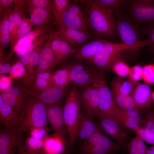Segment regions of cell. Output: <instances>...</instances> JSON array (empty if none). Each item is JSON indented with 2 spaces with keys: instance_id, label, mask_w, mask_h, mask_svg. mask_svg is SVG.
<instances>
[{
  "instance_id": "2",
  "label": "cell",
  "mask_w": 154,
  "mask_h": 154,
  "mask_svg": "<svg viewBox=\"0 0 154 154\" xmlns=\"http://www.w3.org/2000/svg\"><path fill=\"white\" fill-rule=\"evenodd\" d=\"M152 45V42L149 38L141 40L133 45H128L123 43H113L106 40L89 62L104 70L109 71L111 70L112 66L115 63L121 60L123 51L137 50L145 46H151Z\"/></svg>"
},
{
  "instance_id": "9",
  "label": "cell",
  "mask_w": 154,
  "mask_h": 154,
  "mask_svg": "<svg viewBox=\"0 0 154 154\" xmlns=\"http://www.w3.org/2000/svg\"><path fill=\"white\" fill-rule=\"evenodd\" d=\"M78 90L82 114L94 118L100 100V92L94 83Z\"/></svg>"
},
{
  "instance_id": "38",
  "label": "cell",
  "mask_w": 154,
  "mask_h": 154,
  "mask_svg": "<svg viewBox=\"0 0 154 154\" xmlns=\"http://www.w3.org/2000/svg\"><path fill=\"white\" fill-rule=\"evenodd\" d=\"M53 1L51 0H27L25 2L27 7H33L44 9L52 14Z\"/></svg>"
},
{
  "instance_id": "26",
  "label": "cell",
  "mask_w": 154,
  "mask_h": 154,
  "mask_svg": "<svg viewBox=\"0 0 154 154\" xmlns=\"http://www.w3.org/2000/svg\"><path fill=\"white\" fill-rule=\"evenodd\" d=\"M27 11L33 23L37 27H48L53 19L52 14L40 8L27 7Z\"/></svg>"
},
{
  "instance_id": "43",
  "label": "cell",
  "mask_w": 154,
  "mask_h": 154,
  "mask_svg": "<svg viewBox=\"0 0 154 154\" xmlns=\"http://www.w3.org/2000/svg\"><path fill=\"white\" fill-rule=\"evenodd\" d=\"M141 79L146 84L154 83V64H149L143 66Z\"/></svg>"
},
{
  "instance_id": "12",
  "label": "cell",
  "mask_w": 154,
  "mask_h": 154,
  "mask_svg": "<svg viewBox=\"0 0 154 154\" xmlns=\"http://www.w3.org/2000/svg\"><path fill=\"white\" fill-rule=\"evenodd\" d=\"M95 118L97 119L100 127L121 146L125 142L127 135L121 126L115 120L104 114L97 113Z\"/></svg>"
},
{
  "instance_id": "55",
  "label": "cell",
  "mask_w": 154,
  "mask_h": 154,
  "mask_svg": "<svg viewBox=\"0 0 154 154\" xmlns=\"http://www.w3.org/2000/svg\"><path fill=\"white\" fill-rule=\"evenodd\" d=\"M137 136V151L138 154H146L147 147L144 141L138 135Z\"/></svg>"
},
{
  "instance_id": "17",
  "label": "cell",
  "mask_w": 154,
  "mask_h": 154,
  "mask_svg": "<svg viewBox=\"0 0 154 154\" xmlns=\"http://www.w3.org/2000/svg\"><path fill=\"white\" fill-rule=\"evenodd\" d=\"M52 34L44 44L41 51L35 76L41 72H50L55 64L54 54L51 46Z\"/></svg>"
},
{
  "instance_id": "53",
  "label": "cell",
  "mask_w": 154,
  "mask_h": 154,
  "mask_svg": "<svg viewBox=\"0 0 154 154\" xmlns=\"http://www.w3.org/2000/svg\"><path fill=\"white\" fill-rule=\"evenodd\" d=\"M11 77L1 75L0 77V89L1 92L9 88L11 86Z\"/></svg>"
},
{
  "instance_id": "31",
  "label": "cell",
  "mask_w": 154,
  "mask_h": 154,
  "mask_svg": "<svg viewBox=\"0 0 154 154\" xmlns=\"http://www.w3.org/2000/svg\"><path fill=\"white\" fill-rule=\"evenodd\" d=\"M111 92L114 102L119 108L123 110L138 109L131 96Z\"/></svg>"
},
{
  "instance_id": "25",
  "label": "cell",
  "mask_w": 154,
  "mask_h": 154,
  "mask_svg": "<svg viewBox=\"0 0 154 154\" xmlns=\"http://www.w3.org/2000/svg\"><path fill=\"white\" fill-rule=\"evenodd\" d=\"M44 144L42 152L43 154H63L66 150V141L54 135H47L44 139Z\"/></svg>"
},
{
  "instance_id": "47",
  "label": "cell",
  "mask_w": 154,
  "mask_h": 154,
  "mask_svg": "<svg viewBox=\"0 0 154 154\" xmlns=\"http://www.w3.org/2000/svg\"><path fill=\"white\" fill-rule=\"evenodd\" d=\"M135 132L144 141L154 146V137L143 127H139Z\"/></svg>"
},
{
  "instance_id": "19",
  "label": "cell",
  "mask_w": 154,
  "mask_h": 154,
  "mask_svg": "<svg viewBox=\"0 0 154 154\" xmlns=\"http://www.w3.org/2000/svg\"><path fill=\"white\" fill-rule=\"evenodd\" d=\"M152 94L151 88L148 84L138 83L135 86L131 96L138 109L151 107L153 102Z\"/></svg>"
},
{
  "instance_id": "27",
  "label": "cell",
  "mask_w": 154,
  "mask_h": 154,
  "mask_svg": "<svg viewBox=\"0 0 154 154\" xmlns=\"http://www.w3.org/2000/svg\"><path fill=\"white\" fill-rule=\"evenodd\" d=\"M51 30L48 27H36L32 30L20 38L12 50L9 58L13 53L16 52L24 46L31 43L45 33Z\"/></svg>"
},
{
  "instance_id": "46",
  "label": "cell",
  "mask_w": 154,
  "mask_h": 154,
  "mask_svg": "<svg viewBox=\"0 0 154 154\" xmlns=\"http://www.w3.org/2000/svg\"><path fill=\"white\" fill-rule=\"evenodd\" d=\"M143 67L139 65H135L130 68L129 77V79L135 83L141 79Z\"/></svg>"
},
{
  "instance_id": "21",
  "label": "cell",
  "mask_w": 154,
  "mask_h": 154,
  "mask_svg": "<svg viewBox=\"0 0 154 154\" xmlns=\"http://www.w3.org/2000/svg\"><path fill=\"white\" fill-rule=\"evenodd\" d=\"M43 45H41L30 52L29 62L25 66L26 72L22 80L23 86L27 88L30 87L34 80L40 54Z\"/></svg>"
},
{
  "instance_id": "51",
  "label": "cell",
  "mask_w": 154,
  "mask_h": 154,
  "mask_svg": "<svg viewBox=\"0 0 154 154\" xmlns=\"http://www.w3.org/2000/svg\"><path fill=\"white\" fill-rule=\"evenodd\" d=\"M146 33L149 39L151 41L152 45L149 47L150 50L154 52V21L149 23L146 29Z\"/></svg>"
},
{
  "instance_id": "34",
  "label": "cell",
  "mask_w": 154,
  "mask_h": 154,
  "mask_svg": "<svg viewBox=\"0 0 154 154\" xmlns=\"http://www.w3.org/2000/svg\"><path fill=\"white\" fill-rule=\"evenodd\" d=\"M25 1L26 0H15L14 7L13 11L16 31L21 19L25 16V13L27 11Z\"/></svg>"
},
{
  "instance_id": "58",
  "label": "cell",
  "mask_w": 154,
  "mask_h": 154,
  "mask_svg": "<svg viewBox=\"0 0 154 154\" xmlns=\"http://www.w3.org/2000/svg\"><path fill=\"white\" fill-rule=\"evenodd\" d=\"M11 67L8 62L5 61H1L0 64V74L1 75L9 72Z\"/></svg>"
},
{
  "instance_id": "62",
  "label": "cell",
  "mask_w": 154,
  "mask_h": 154,
  "mask_svg": "<svg viewBox=\"0 0 154 154\" xmlns=\"http://www.w3.org/2000/svg\"><path fill=\"white\" fill-rule=\"evenodd\" d=\"M152 102L154 103V91L152 92Z\"/></svg>"
},
{
  "instance_id": "50",
  "label": "cell",
  "mask_w": 154,
  "mask_h": 154,
  "mask_svg": "<svg viewBox=\"0 0 154 154\" xmlns=\"http://www.w3.org/2000/svg\"><path fill=\"white\" fill-rule=\"evenodd\" d=\"M32 27L30 26L25 28H18L15 35L12 46L11 48L12 50L16 45L18 40L31 31Z\"/></svg>"
},
{
  "instance_id": "60",
  "label": "cell",
  "mask_w": 154,
  "mask_h": 154,
  "mask_svg": "<svg viewBox=\"0 0 154 154\" xmlns=\"http://www.w3.org/2000/svg\"><path fill=\"white\" fill-rule=\"evenodd\" d=\"M127 150L129 154H138L137 149L127 147Z\"/></svg>"
},
{
  "instance_id": "44",
  "label": "cell",
  "mask_w": 154,
  "mask_h": 154,
  "mask_svg": "<svg viewBox=\"0 0 154 154\" xmlns=\"http://www.w3.org/2000/svg\"><path fill=\"white\" fill-rule=\"evenodd\" d=\"M52 128L47 126L36 127L32 128L29 131L31 137L34 138L42 140L44 139L48 135Z\"/></svg>"
},
{
  "instance_id": "45",
  "label": "cell",
  "mask_w": 154,
  "mask_h": 154,
  "mask_svg": "<svg viewBox=\"0 0 154 154\" xmlns=\"http://www.w3.org/2000/svg\"><path fill=\"white\" fill-rule=\"evenodd\" d=\"M9 73L12 78H16L23 77L26 72L24 65L18 61L11 67Z\"/></svg>"
},
{
  "instance_id": "7",
  "label": "cell",
  "mask_w": 154,
  "mask_h": 154,
  "mask_svg": "<svg viewBox=\"0 0 154 154\" xmlns=\"http://www.w3.org/2000/svg\"><path fill=\"white\" fill-rule=\"evenodd\" d=\"M121 147L104 134L100 129L82 142L80 149L83 154H110Z\"/></svg>"
},
{
  "instance_id": "8",
  "label": "cell",
  "mask_w": 154,
  "mask_h": 154,
  "mask_svg": "<svg viewBox=\"0 0 154 154\" xmlns=\"http://www.w3.org/2000/svg\"><path fill=\"white\" fill-rule=\"evenodd\" d=\"M29 90L23 86H11L0 94L4 102L17 114L20 119L25 109Z\"/></svg>"
},
{
  "instance_id": "30",
  "label": "cell",
  "mask_w": 154,
  "mask_h": 154,
  "mask_svg": "<svg viewBox=\"0 0 154 154\" xmlns=\"http://www.w3.org/2000/svg\"><path fill=\"white\" fill-rule=\"evenodd\" d=\"M9 10L4 13L0 23V51L2 54L4 48L10 43L9 31V17L13 10Z\"/></svg>"
},
{
  "instance_id": "41",
  "label": "cell",
  "mask_w": 154,
  "mask_h": 154,
  "mask_svg": "<svg viewBox=\"0 0 154 154\" xmlns=\"http://www.w3.org/2000/svg\"><path fill=\"white\" fill-rule=\"evenodd\" d=\"M143 127L154 137V111L148 113L142 120Z\"/></svg>"
},
{
  "instance_id": "29",
  "label": "cell",
  "mask_w": 154,
  "mask_h": 154,
  "mask_svg": "<svg viewBox=\"0 0 154 154\" xmlns=\"http://www.w3.org/2000/svg\"><path fill=\"white\" fill-rule=\"evenodd\" d=\"M53 32L50 30L31 43L24 46L15 52L17 57L20 58L31 52L37 48L44 44Z\"/></svg>"
},
{
  "instance_id": "20",
  "label": "cell",
  "mask_w": 154,
  "mask_h": 154,
  "mask_svg": "<svg viewBox=\"0 0 154 154\" xmlns=\"http://www.w3.org/2000/svg\"><path fill=\"white\" fill-rule=\"evenodd\" d=\"M106 40L99 38L86 42L75 49L74 58L77 60H83L88 62L93 58L101 45Z\"/></svg>"
},
{
  "instance_id": "59",
  "label": "cell",
  "mask_w": 154,
  "mask_h": 154,
  "mask_svg": "<svg viewBox=\"0 0 154 154\" xmlns=\"http://www.w3.org/2000/svg\"><path fill=\"white\" fill-rule=\"evenodd\" d=\"M137 136L133 138L127 145V147L134 148L137 149Z\"/></svg>"
},
{
  "instance_id": "1",
  "label": "cell",
  "mask_w": 154,
  "mask_h": 154,
  "mask_svg": "<svg viewBox=\"0 0 154 154\" xmlns=\"http://www.w3.org/2000/svg\"><path fill=\"white\" fill-rule=\"evenodd\" d=\"M80 2L86 5L85 18L89 29L95 36L111 38L116 35V21L112 15L102 8L95 0Z\"/></svg>"
},
{
  "instance_id": "36",
  "label": "cell",
  "mask_w": 154,
  "mask_h": 154,
  "mask_svg": "<svg viewBox=\"0 0 154 154\" xmlns=\"http://www.w3.org/2000/svg\"><path fill=\"white\" fill-rule=\"evenodd\" d=\"M62 36L58 31H54L52 34L51 46L55 58V64L60 63V46Z\"/></svg>"
},
{
  "instance_id": "5",
  "label": "cell",
  "mask_w": 154,
  "mask_h": 154,
  "mask_svg": "<svg viewBox=\"0 0 154 154\" xmlns=\"http://www.w3.org/2000/svg\"><path fill=\"white\" fill-rule=\"evenodd\" d=\"M94 83L100 92L99 106L96 114L99 113L107 116L114 119L121 126L119 108L114 102L111 91L107 84L103 70L100 69Z\"/></svg>"
},
{
  "instance_id": "56",
  "label": "cell",
  "mask_w": 154,
  "mask_h": 154,
  "mask_svg": "<svg viewBox=\"0 0 154 154\" xmlns=\"http://www.w3.org/2000/svg\"><path fill=\"white\" fill-rule=\"evenodd\" d=\"M52 76L53 74H51L50 72H41L37 74L35 76L34 80L36 79H43L53 81Z\"/></svg>"
},
{
  "instance_id": "33",
  "label": "cell",
  "mask_w": 154,
  "mask_h": 154,
  "mask_svg": "<svg viewBox=\"0 0 154 154\" xmlns=\"http://www.w3.org/2000/svg\"><path fill=\"white\" fill-rule=\"evenodd\" d=\"M70 1L68 0L53 1L52 12L53 19L57 26L60 24L62 15Z\"/></svg>"
},
{
  "instance_id": "28",
  "label": "cell",
  "mask_w": 154,
  "mask_h": 154,
  "mask_svg": "<svg viewBox=\"0 0 154 154\" xmlns=\"http://www.w3.org/2000/svg\"><path fill=\"white\" fill-rule=\"evenodd\" d=\"M134 84L129 79L124 80L120 78H115L111 83V92L124 95H130L135 87Z\"/></svg>"
},
{
  "instance_id": "57",
  "label": "cell",
  "mask_w": 154,
  "mask_h": 154,
  "mask_svg": "<svg viewBox=\"0 0 154 154\" xmlns=\"http://www.w3.org/2000/svg\"><path fill=\"white\" fill-rule=\"evenodd\" d=\"M34 25L31 19L25 16L21 19L19 24L18 28H25L28 27H33Z\"/></svg>"
},
{
  "instance_id": "4",
  "label": "cell",
  "mask_w": 154,
  "mask_h": 154,
  "mask_svg": "<svg viewBox=\"0 0 154 154\" xmlns=\"http://www.w3.org/2000/svg\"><path fill=\"white\" fill-rule=\"evenodd\" d=\"M82 114L78 90L74 85L69 91L63 106L64 116L71 149L75 142L77 126Z\"/></svg>"
},
{
  "instance_id": "48",
  "label": "cell",
  "mask_w": 154,
  "mask_h": 154,
  "mask_svg": "<svg viewBox=\"0 0 154 154\" xmlns=\"http://www.w3.org/2000/svg\"><path fill=\"white\" fill-rule=\"evenodd\" d=\"M13 10L11 12L9 15V31L10 36L9 43L11 48L13 45L14 39L16 32Z\"/></svg>"
},
{
  "instance_id": "16",
  "label": "cell",
  "mask_w": 154,
  "mask_h": 154,
  "mask_svg": "<svg viewBox=\"0 0 154 154\" xmlns=\"http://www.w3.org/2000/svg\"><path fill=\"white\" fill-rule=\"evenodd\" d=\"M58 27V31L67 41L72 49L78 48L86 43L88 40L89 33L83 31L62 26Z\"/></svg>"
},
{
  "instance_id": "15",
  "label": "cell",
  "mask_w": 154,
  "mask_h": 154,
  "mask_svg": "<svg viewBox=\"0 0 154 154\" xmlns=\"http://www.w3.org/2000/svg\"><path fill=\"white\" fill-rule=\"evenodd\" d=\"M82 114L78 121L76 133V140L82 142L94 133L101 129L93 120Z\"/></svg>"
},
{
  "instance_id": "40",
  "label": "cell",
  "mask_w": 154,
  "mask_h": 154,
  "mask_svg": "<svg viewBox=\"0 0 154 154\" xmlns=\"http://www.w3.org/2000/svg\"><path fill=\"white\" fill-rule=\"evenodd\" d=\"M75 52V49H72L67 41L62 36L60 52V63L69 56L74 54Z\"/></svg>"
},
{
  "instance_id": "35",
  "label": "cell",
  "mask_w": 154,
  "mask_h": 154,
  "mask_svg": "<svg viewBox=\"0 0 154 154\" xmlns=\"http://www.w3.org/2000/svg\"><path fill=\"white\" fill-rule=\"evenodd\" d=\"M96 2L104 9L112 15L120 13V8L123 1L119 0H96Z\"/></svg>"
},
{
  "instance_id": "3",
  "label": "cell",
  "mask_w": 154,
  "mask_h": 154,
  "mask_svg": "<svg viewBox=\"0 0 154 154\" xmlns=\"http://www.w3.org/2000/svg\"><path fill=\"white\" fill-rule=\"evenodd\" d=\"M20 120L21 132L27 133L34 127L47 126L48 121L46 105L38 98L36 93L29 91Z\"/></svg>"
},
{
  "instance_id": "49",
  "label": "cell",
  "mask_w": 154,
  "mask_h": 154,
  "mask_svg": "<svg viewBox=\"0 0 154 154\" xmlns=\"http://www.w3.org/2000/svg\"><path fill=\"white\" fill-rule=\"evenodd\" d=\"M14 1L15 0H0V17H2L5 12L13 9Z\"/></svg>"
},
{
  "instance_id": "42",
  "label": "cell",
  "mask_w": 154,
  "mask_h": 154,
  "mask_svg": "<svg viewBox=\"0 0 154 154\" xmlns=\"http://www.w3.org/2000/svg\"><path fill=\"white\" fill-rule=\"evenodd\" d=\"M53 85L54 84L52 81H49L43 79H36L28 89L30 88V90L38 92Z\"/></svg>"
},
{
  "instance_id": "23",
  "label": "cell",
  "mask_w": 154,
  "mask_h": 154,
  "mask_svg": "<svg viewBox=\"0 0 154 154\" xmlns=\"http://www.w3.org/2000/svg\"><path fill=\"white\" fill-rule=\"evenodd\" d=\"M71 29H78L88 33L89 29L85 19L74 14L66 9L64 12L59 25Z\"/></svg>"
},
{
  "instance_id": "18",
  "label": "cell",
  "mask_w": 154,
  "mask_h": 154,
  "mask_svg": "<svg viewBox=\"0 0 154 154\" xmlns=\"http://www.w3.org/2000/svg\"><path fill=\"white\" fill-rule=\"evenodd\" d=\"M0 121L4 128L16 131H20L21 121L17 113L6 103L0 104Z\"/></svg>"
},
{
  "instance_id": "32",
  "label": "cell",
  "mask_w": 154,
  "mask_h": 154,
  "mask_svg": "<svg viewBox=\"0 0 154 154\" xmlns=\"http://www.w3.org/2000/svg\"><path fill=\"white\" fill-rule=\"evenodd\" d=\"M53 84L61 89H65L70 83V74L68 69L66 67L58 70L53 74Z\"/></svg>"
},
{
  "instance_id": "11",
  "label": "cell",
  "mask_w": 154,
  "mask_h": 154,
  "mask_svg": "<svg viewBox=\"0 0 154 154\" xmlns=\"http://www.w3.org/2000/svg\"><path fill=\"white\" fill-rule=\"evenodd\" d=\"M46 106L48 120L54 131V135L66 141L65 137L68 131L64 116V106L60 102Z\"/></svg>"
},
{
  "instance_id": "13",
  "label": "cell",
  "mask_w": 154,
  "mask_h": 154,
  "mask_svg": "<svg viewBox=\"0 0 154 154\" xmlns=\"http://www.w3.org/2000/svg\"><path fill=\"white\" fill-rule=\"evenodd\" d=\"M133 22L120 19L116 23V31L122 43L129 45H134L142 40L140 39L139 29Z\"/></svg>"
},
{
  "instance_id": "14",
  "label": "cell",
  "mask_w": 154,
  "mask_h": 154,
  "mask_svg": "<svg viewBox=\"0 0 154 154\" xmlns=\"http://www.w3.org/2000/svg\"><path fill=\"white\" fill-rule=\"evenodd\" d=\"M21 132L5 128L0 131V154H14L13 149L23 142Z\"/></svg>"
},
{
  "instance_id": "61",
  "label": "cell",
  "mask_w": 154,
  "mask_h": 154,
  "mask_svg": "<svg viewBox=\"0 0 154 154\" xmlns=\"http://www.w3.org/2000/svg\"><path fill=\"white\" fill-rule=\"evenodd\" d=\"M146 154H154V146L147 147Z\"/></svg>"
},
{
  "instance_id": "6",
  "label": "cell",
  "mask_w": 154,
  "mask_h": 154,
  "mask_svg": "<svg viewBox=\"0 0 154 154\" xmlns=\"http://www.w3.org/2000/svg\"><path fill=\"white\" fill-rule=\"evenodd\" d=\"M66 67L69 71L70 83L79 88L86 87L92 84L101 69L90 63L80 62L70 63Z\"/></svg>"
},
{
  "instance_id": "54",
  "label": "cell",
  "mask_w": 154,
  "mask_h": 154,
  "mask_svg": "<svg viewBox=\"0 0 154 154\" xmlns=\"http://www.w3.org/2000/svg\"><path fill=\"white\" fill-rule=\"evenodd\" d=\"M23 143V141L18 145L16 154H43L41 152L33 151L28 150Z\"/></svg>"
},
{
  "instance_id": "22",
  "label": "cell",
  "mask_w": 154,
  "mask_h": 154,
  "mask_svg": "<svg viewBox=\"0 0 154 154\" xmlns=\"http://www.w3.org/2000/svg\"><path fill=\"white\" fill-rule=\"evenodd\" d=\"M36 93L38 98L46 105H51L61 102L64 94V89L53 85Z\"/></svg>"
},
{
  "instance_id": "10",
  "label": "cell",
  "mask_w": 154,
  "mask_h": 154,
  "mask_svg": "<svg viewBox=\"0 0 154 154\" xmlns=\"http://www.w3.org/2000/svg\"><path fill=\"white\" fill-rule=\"evenodd\" d=\"M129 13L132 21L138 23L154 21V2L153 1L138 0L130 3Z\"/></svg>"
},
{
  "instance_id": "37",
  "label": "cell",
  "mask_w": 154,
  "mask_h": 154,
  "mask_svg": "<svg viewBox=\"0 0 154 154\" xmlns=\"http://www.w3.org/2000/svg\"><path fill=\"white\" fill-rule=\"evenodd\" d=\"M44 144V139H39L30 137L25 139V145H24L25 147L29 150L42 152Z\"/></svg>"
},
{
  "instance_id": "39",
  "label": "cell",
  "mask_w": 154,
  "mask_h": 154,
  "mask_svg": "<svg viewBox=\"0 0 154 154\" xmlns=\"http://www.w3.org/2000/svg\"><path fill=\"white\" fill-rule=\"evenodd\" d=\"M130 68L126 63L121 60L118 61L112 66L111 70L119 76L124 78L129 76Z\"/></svg>"
},
{
  "instance_id": "52",
  "label": "cell",
  "mask_w": 154,
  "mask_h": 154,
  "mask_svg": "<svg viewBox=\"0 0 154 154\" xmlns=\"http://www.w3.org/2000/svg\"><path fill=\"white\" fill-rule=\"evenodd\" d=\"M67 9L74 14L82 18L85 19L81 7L78 5L72 3L71 1Z\"/></svg>"
},
{
  "instance_id": "24",
  "label": "cell",
  "mask_w": 154,
  "mask_h": 154,
  "mask_svg": "<svg viewBox=\"0 0 154 154\" xmlns=\"http://www.w3.org/2000/svg\"><path fill=\"white\" fill-rule=\"evenodd\" d=\"M119 110L122 125L134 131L139 127L142 120L138 109L123 110L119 108Z\"/></svg>"
}]
</instances>
